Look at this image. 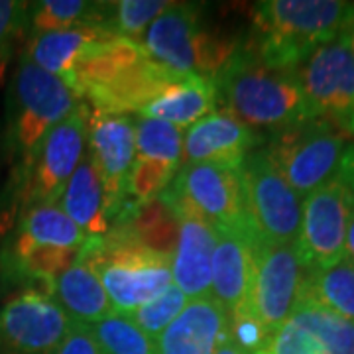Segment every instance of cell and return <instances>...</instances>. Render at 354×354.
<instances>
[{
    "mask_svg": "<svg viewBox=\"0 0 354 354\" xmlns=\"http://www.w3.org/2000/svg\"><path fill=\"white\" fill-rule=\"evenodd\" d=\"M213 83L216 104L239 118L262 142L315 118L297 71L268 67L246 41L239 44Z\"/></svg>",
    "mask_w": 354,
    "mask_h": 354,
    "instance_id": "obj_1",
    "label": "cell"
},
{
    "mask_svg": "<svg viewBox=\"0 0 354 354\" xmlns=\"http://www.w3.org/2000/svg\"><path fill=\"white\" fill-rule=\"evenodd\" d=\"M354 12L341 0H266L254 8L248 48L268 67L297 71L313 51L337 38Z\"/></svg>",
    "mask_w": 354,
    "mask_h": 354,
    "instance_id": "obj_2",
    "label": "cell"
},
{
    "mask_svg": "<svg viewBox=\"0 0 354 354\" xmlns=\"http://www.w3.org/2000/svg\"><path fill=\"white\" fill-rule=\"evenodd\" d=\"M79 254L95 268L114 313L130 315L174 286L171 260L144 248L122 227L87 239Z\"/></svg>",
    "mask_w": 354,
    "mask_h": 354,
    "instance_id": "obj_3",
    "label": "cell"
},
{
    "mask_svg": "<svg viewBox=\"0 0 354 354\" xmlns=\"http://www.w3.org/2000/svg\"><path fill=\"white\" fill-rule=\"evenodd\" d=\"M81 99L65 81L32 64L24 53L8 91L6 144L22 164L44 136L77 109Z\"/></svg>",
    "mask_w": 354,
    "mask_h": 354,
    "instance_id": "obj_4",
    "label": "cell"
},
{
    "mask_svg": "<svg viewBox=\"0 0 354 354\" xmlns=\"http://www.w3.org/2000/svg\"><path fill=\"white\" fill-rule=\"evenodd\" d=\"M88 124L91 111L87 102L81 101L18 165L14 197L22 211L34 205L59 201L67 181L88 150Z\"/></svg>",
    "mask_w": 354,
    "mask_h": 354,
    "instance_id": "obj_5",
    "label": "cell"
},
{
    "mask_svg": "<svg viewBox=\"0 0 354 354\" xmlns=\"http://www.w3.org/2000/svg\"><path fill=\"white\" fill-rule=\"evenodd\" d=\"M297 195L329 183L342 171L354 144L323 118H311L276 134L262 146Z\"/></svg>",
    "mask_w": 354,
    "mask_h": 354,
    "instance_id": "obj_6",
    "label": "cell"
},
{
    "mask_svg": "<svg viewBox=\"0 0 354 354\" xmlns=\"http://www.w3.org/2000/svg\"><path fill=\"white\" fill-rule=\"evenodd\" d=\"M246 225L254 242L295 244L301 230L304 199L286 181L260 146L239 167Z\"/></svg>",
    "mask_w": 354,
    "mask_h": 354,
    "instance_id": "obj_7",
    "label": "cell"
},
{
    "mask_svg": "<svg viewBox=\"0 0 354 354\" xmlns=\"http://www.w3.org/2000/svg\"><path fill=\"white\" fill-rule=\"evenodd\" d=\"M354 213V148L337 177L304 199L301 230L295 248L307 270L344 258L346 232Z\"/></svg>",
    "mask_w": 354,
    "mask_h": 354,
    "instance_id": "obj_8",
    "label": "cell"
},
{
    "mask_svg": "<svg viewBox=\"0 0 354 354\" xmlns=\"http://www.w3.org/2000/svg\"><path fill=\"white\" fill-rule=\"evenodd\" d=\"M297 77L313 116L354 138V53L346 30L319 46L297 67Z\"/></svg>",
    "mask_w": 354,
    "mask_h": 354,
    "instance_id": "obj_9",
    "label": "cell"
},
{
    "mask_svg": "<svg viewBox=\"0 0 354 354\" xmlns=\"http://www.w3.org/2000/svg\"><path fill=\"white\" fill-rule=\"evenodd\" d=\"M250 309L268 333L279 329L299 301L307 268L295 244L254 242Z\"/></svg>",
    "mask_w": 354,
    "mask_h": 354,
    "instance_id": "obj_10",
    "label": "cell"
},
{
    "mask_svg": "<svg viewBox=\"0 0 354 354\" xmlns=\"http://www.w3.org/2000/svg\"><path fill=\"white\" fill-rule=\"evenodd\" d=\"M167 191L176 201L189 207L213 227L250 234L244 216L239 169L213 162L183 164Z\"/></svg>",
    "mask_w": 354,
    "mask_h": 354,
    "instance_id": "obj_11",
    "label": "cell"
},
{
    "mask_svg": "<svg viewBox=\"0 0 354 354\" xmlns=\"http://www.w3.org/2000/svg\"><path fill=\"white\" fill-rule=\"evenodd\" d=\"M71 327L50 295L26 290L0 307V354H51Z\"/></svg>",
    "mask_w": 354,
    "mask_h": 354,
    "instance_id": "obj_12",
    "label": "cell"
},
{
    "mask_svg": "<svg viewBox=\"0 0 354 354\" xmlns=\"http://www.w3.org/2000/svg\"><path fill=\"white\" fill-rule=\"evenodd\" d=\"M88 150L97 165L104 187L106 216L113 223L127 205V183L134 167L136 148V120L128 114H91Z\"/></svg>",
    "mask_w": 354,
    "mask_h": 354,
    "instance_id": "obj_13",
    "label": "cell"
},
{
    "mask_svg": "<svg viewBox=\"0 0 354 354\" xmlns=\"http://www.w3.org/2000/svg\"><path fill=\"white\" fill-rule=\"evenodd\" d=\"M201 6L191 2H171L153 20L142 38V48L158 65L176 75H197L199 51L207 30Z\"/></svg>",
    "mask_w": 354,
    "mask_h": 354,
    "instance_id": "obj_14",
    "label": "cell"
},
{
    "mask_svg": "<svg viewBox=\"0 0 354 354\" xmlns=\"http://www.w3.org/2000/svg\"><path fill=\"white\" fill-rule=\"evenodd\" d=\"M179 215V236L174 258L171 278L174 286L187 295V299H199L211 295L213 279V254L216 248L218 230L189 207L176 201L169 191H164Z\"/></svg>",
    "mask_w": 354,
    "mask_h": 354,
    "instance_id": "obj_15",
    "label": "cell"
},
{
    "mask_svg": "<svg viewBox=\"0 0 354 354\" xmlns=\"http://www.w3.org/2000/svg\"><path fill=\"white\" fill-rule=\"evenodd\" d=\"M262 140L232 114L218 111L195 122L183 136V164L213 162L239 169ZM181 164V165H183Z\"/></svg>",
    "mask_w": 354,
    "mask_h": 354,
    "instance_id": "obj_16",
    "label": "cell"
},
{
    "mask_svg": "<svg viewBox=\"0 0 354 354\" xmlns=\"http://www.w3.org/2000/svg\"><path fill=\"white\" fill-rule=\"evenodd\" d=\"M230 313L213 295L191 299L156 339L158 354H216L228 341Z\"/></svg>",
    "mask_w": 354,
    "mask_h": 354,
    "instance_id": "obj_17",
    "label": "cell"
},
{
    "mask_svg": "<svg viewBox=\"0 0 354 354\" xmlns=\"http://www.w3.org/2000/svg\"><path fill=\"white\" fill-rule=\"evenodd\" d=\"M218 239L213 254V297L228 313L250 305L254 272V239L244 230L216 228Z\"/></svg>",
    "mask_w": 354,
    "mask_h": 354,
    "instance_id": "obj_18",
    "label": "cell"
},
{
    "mask_svg": "<svg viewBox=\"0 0 354 354\" xmlns=\"http://www.w3.org/2000/svg\"><path fill=\"white\" fill-rule=\"evenodd\" d=\"M81 248L44 246L28 241L14 230L0 258L2 276L14 283H24L32 291L50 295L53 281L75 262Z\"/></svg>",
    "mask_w": 354,
    "mask_h": 354,
    "instance_id": "obj_19",
    "label": "cell"
},
{
    "mask_svg": "<svg viewBox=\"0 0 354 354\" xmlns=\"http://www.w3.org/2000/svg\"><path fill=\"white\" fill-rule=\"evenodd\" d=\"M50 297L73 325H93L113 313V305L95 268L79 254L73 264L53 281Z\"/></svg>",
    "mask_w": 354,
    "mask_h": 354,
    "instance_id": "obj_20",
    "label": "cell"
},
{
    "mask_svg": "<svg viewBox=\"0 0 354 354\" xmlns=\"http://www.w3.org/2000/svg\"><path fill=\"white\" fill-rule=\"evenodd\" d=\"M57 205L87 234V239H101L111 230L104 205V187L91 150H87L81 164L77 165L75 174L67 181Z\"/></svg>",
    "mask_w": 354,
    "mask_h": 354,
    "instance_id": "obj_21",
    "label": "cell"
},
{
    "mask_svg": "<svg viewBox=\"0 0 354 354\" xmlns=\"http://www.w3.org/2000/svg\"><path fill=\"white\" fill-rule=\"evenodd\" d=\"M216 106L215 83L211 79L189 75L171 83L158 99L140 111V116L183 128L193 127L201 118L213 114Z\"/></svg>",
    "mask_w": 354,
    "mask_h": 354,
    "instance_id": "obj_22",
    "label": "cell"
},
{
    "mask_svg": "<svg viewBox=\"0 0 354 354\" xmlns=\"http://www.w3.org/2000/svg\"><path fill=\"white\" fill-rule=\"evenodd\" d=\"M109 36L114 34L104 28H75V30L48 32L28 38L24 55L32 64L65 81L83 50L93 41Z\"/></svg>",
    "mask_w": 354,
    "mask_h": 354,
    "instance_id": "obj_23",
    "label": "cell"
},
{
    "mask_svg": "<svg viewBox=\"0 0 354 354\" xmlns=\"http://www.w3.org/2000/svg\"><path fill=\"white\" fill-rule=\"evenodd\" d=\"M113 227H122L134 241L153 254L169 260L174 258L179 236V215L164 191L138 205L132 215Z\"/></svg>",
    "mask_w": 354,
    "mask_h": 354,
    "instance_id": "obj_24",
    "label": "cell"
},
{
    "mask_svg": "<svg viewBox=\"0 0 354 354\" xmlns=\"http://www.w3.org/2000/svg\"><path fill=\"white\" fill-rule=\"evenodd\" d=\"M111 2H85V0H39L30 2L28 12V38L75 30V28H106ZM111 32V30H109Z\"/></svg>",
    "mask_w": 354,
    "mask_h": 354,
    "instance_id": "obj_25",
    "label": "cell"
},
{
    "mask_svg": "<svg viewBox=\"0 0 354 354\" xmlns=\"http://www.w3.org/2000/svg\"><path fill=\"white\" fill-rule=\"evenodd\" d=\"M299 301H311L354 321V264L341 258L335 264L307 270Z\"/></svg>",
    "mask_w": 354,
    "mask_h": 354,
    "instance_id": "obj_26",
    "label": "cell"
},
{
    "mask_svg": "<svg viewBox=\"0 0 354 354\" xmlns=\"http://www.w3.org/2000/svg\"><path fill=\"white\" fill-rule=\"evenodd\" d=\"M16 232L36 244L55 248H81L87 242V234L65 215L57 203L24 209L18 218Z\"/></svg>",
    "mask_w": 354,
    "mask_h": 354,
    "instance_id": "obj_27",
    "label": "cell"
},
{
    "mask_svg": "<svg viewBox=\"0 0 354 354\" xmlns=\"http://www.w3.org/2000/svg\"><path fill=\"white\" fill-rule=\"evenodd\" d=\"M301 325L313 330L329 354H354V321L327 311L311 301H297L293 313Z\"/></svg>",
    "mask_w": 354,
    "mask_h": 354,
    "instance_id": "obj_28",
    "label": "cell"
},
{
    "mask_svg": "<svg viewBox=\"0 0 354 354\" xmlns=\"http://www.w3.org/2000/svg\"><path fill=\"white\" fill-rule=\"evenodd\" d=\"M104 354H158L156 341L122 313H111L88 325Z\"/></svg>",
    "mask_w": 354,
    "mask_h": 354,
    "instance_id": "obj_29",
    "label": "cell"
},
{
    "mask_svg": "<svg viewBox=\"0 0 354 354\" xmlns=\"http://www.w3.org/2000/svg\"><path fill=\"white\" fill-rule=\"evenodd\" d=\"M136 148L138 158L162 160L167 164H183V134L181 128L156 118L136 120Z\"/></svg>",
    "mask_w": 354,
    "mask_h": 354,
    "instance_id": "obj_30",
    "label": "cell"
},
{
    "mask_svg": "<svg viewBox=\"0 0 354 354\" xmlns=\"http://www.w3.org/2000/svg\"><path fill=\"white\" fill-rule=\"evenodd\" d=\"M171 6V2L165 0H120L111 2V12L106 28L114 36L142 41L146 30L153 20L165 12Z\"/></svg>",
    "mask_w": 354,
    "mask_h": 354,
    "instance_id": "obj_31",
    "label": "cell"
},
{
    "mask_svg": "<svg viewBox=\"0 0 354 354\" xmlns=\"http://www.w3.org/2000/svg\"><path fill=\"white\" fill-rule=\"evenodd\" d=\"M177 171L179 165L176 164L136 156V162L127 183V203L138 207L142 203L158 197L162 191L169 187V183L176 179Z\"/></svg>",
    "mask_w": 354,
    "mask_h": 354,
    "instance_id": "obj_32",
    "label": "cell"
},
{
    "mask_svg": "<svg viewBox=\"0 0 354 354\" xmlns=\"http://www.w3.org/2000/svg\"><path fill=\"white\" fill-rule=\"evenodd\" d=\"M189 304L187 295L179 290L177 286H169L167 290H164L158 297H153L152 301H148L146 305H142L140 309H136L134 313H130V319L138 325L140 329L144 330L150 339H158L165 327L176 319L185 305Z\"/></svg>",
    "mask_w": 354,
    "mask_h": 354,
    "instance_id": "obj_33",
    "label": "cell"
},
{
    "mask_svg": "<svg viewBox=\"0 0 354 354\" xmlns=\"http://www.w3.org/2000/svg\"><path fill=\"white\" fill-rule=\"evenodd\" d=\"M256 354H329L313 330L301 325L295 317H290L276 329L266 344Z\"/></svg>",
    "mask_w": 354,
    "mask_h": 354,
    "instance_id": "obj_34",
    "label": "cell"
},
{
    "mask_svg": "<svg viewBox=\"0 0 354 354\" xmlns=\"http://www.w3.org/2000/svg\"><path fill=\"white\" fill-rule=\"evenodd\" d=\"M270 339V333L260 319L254 315L250 305H244L241 309L230 313L228 325V341H232L244 354H256L266 341Z\"/></svg>",
    "mask_w": 354,
    "mask_h": 354,
    "instance_id": "obj_35",
    "label": "cell"
},
{
    "mask_svg": "<svg viewBox=\"0 0 354 354\" xmlns=\"http://www.w3.org/2000/svg\"><path fill=\"white\" fill-rule=\"evenodd\" d=\"M30 2L0 0V65L6 64L14 44L26 32Z\"/></svg>",
    "mask_w": 354,
    "mask_h": 354,
    "instance_id": "obj_36",
    "label": "cell"
},
{
    "mask_svg": "<svg viewBox=\"0 0 354 354\" xmlns=\"http://www.w3.org/2000/svg\"><path fill=\"white\" fill-rule=\"evenodd\" d=\"M51 354H104L88 325H73Z\"/></svg>",
    "mask_w": 354,
    "mask_h": 354,
    "instance_id": "obj_37",
    "label": "cell"
},
{
    "mask_svg": "<svg viewBox=\"0 0 354 354\" xmlns=\"http://www.w3.org/2000/svg\"><path fill=\"white\" fill-rule=\"evenodd\" d=\"M344 258H348L354 264V213L348 225V232H346V242H344Z\"/></svg>",
    "mask_w": 354,
    "mask_h": 354,
    "instance_id": "obj_38",
    "label": "cell"
},
{
    "mask_svg": "<svg viewBox=\"0 0 354 354\" xmlns=\"http://www.w3.org/2000/svg\"><path fill=\"white\" fill-rule=\"evenodd\" d=\"M216 354H244V353H242L241 348H239L234 342L227 341L223 346H221V348H218V351H216Z\"/></svg>",
    "mask_w": 354,
    "mask_h": 354,
    "instance_id": "obj_39",
    "label": "cell"
},
{
    "mask_svg": "<svg viewBox=\"0 0 354 354\" xmlns=\"http://www.w3.org/2000/svg\"><path fill=\"white\" fill-rule=\"evenodd\" d=\"M346 34H348V39H351V48H353V53H354V12L351 16V20H348V24H346Z\"/></svg>",
    "mask_w": 354,
    "mask_h": 354,
    "instance_id": "obj_40",
    "label": "cell"
}]
</instances>
